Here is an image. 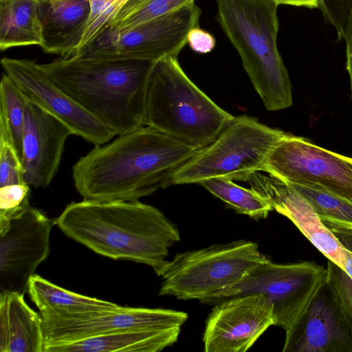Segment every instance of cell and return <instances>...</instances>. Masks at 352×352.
<instances>
[{"instance_id":"2e32d148","label":"cell","mask_w":352,"mask_h":352,"mask_svg":"<svg viewBox=\"0 0 352 352\" xmlns=\"http://www.w3.org/2000/svg\"><path fill=\"white\" fill-rule=\"evenodd\" d=\"M246 182L273 210L288 218L324 256L344 269L345 250L342 245L311 204L291 184L261 171L252 173Z\"/></svg>"},{"instance_id":"9c48e42d","label":"cell","mask_w":352,"mask_h":352,"mask_svg":"<svg viewBox=\"0 0 352 352\" xmlns=\"http://www.w3.org/2000/svg\"><path fill=\"white\" fill-rule=\"evenodd\" d=\"M327 275V268L313 261L276 263L269 258L236 284L200 302L216 305L232 297L263 294L273 304L275 326L286 331L301 316Z\"/></svg>"},{"instance_id":"4316f807","label":"cell","mask_w":352,"mask_h":352,"mask_svg":"<svg viewBox=\"0 0 352 352\" xmlns=\"http://www.w3.org/2000/svg\"><path fill=\"white\" fill-rule=\"evenodd\" d=\"M345 250L344 269L328 261L327 279L335 290L352 322V230L330 228Z\"/></svg>"},{"instance_id":"d6a6232c","label":"cell","mask_w":352,"mask_h":352,"mask_svg":"<svg viewBox=\"0 0 352 352\" xmlns=\"http://www.w3.org/2000/svg\"><path fill=\"white\" fill-rule=\"evenodd\" d=\"M346 43V69L349 74L352 97V25L345 39Z\"/></svg>"},{"instance_id":"8fae6325","label":"cell","mask_w":352,"mask_h":352,"mask_svg":"<svg viewBox=\"0 0 352 352\" xmlns=\"http://www.w3.org/2000/svg\"><path fill=\"white\" fill-rule=\"evenodd\" d=\"M6 74L28 101L52 115L78 135L94 146L111 140L116 133L60 88L34 60L3 57Z\"/></svg>"},{"instance_id":"44dd1931","label":"cell","mask_w":352,"mask_h":352,"mask_svg":"<svg viewBox=\"0 0 352 352\" xmlns=\"http://www.w3.org/2000/svg\"><path fill=\"white\" fill-rule=\"evenodd\" d=\"M28 292L42 318H80L118 306L63 289L36 274L30 278Z\"/></svg>"},{"instance_id":"484cf974","label":"cell","mask_w":352,"mask_h":352,"mask_svg":"<svg viewBox=\"0 0 352 352\" xmlns=\"http://www.w3.org/2000/svg\"><path fill=\"white\" fill-rule=\"evenodd\" d=\"M192 2L195 0H127L106 28H132Z\"/></svg>"},{"instance_id":"d6986e66","label":"cell","mask_w":352,"mask_h":352,"mask_svg":"<svg viewBox=\"0 0 352 352\" xmlns=\"http://www.w3.org/2000/svg\"><path fill=\"white\" fill-rule=\"evenodd\" d=\"M41 315L25 302L23 294L0 292V352H43Z\"/></svg>"},{"instance_id":"f1b7e54d","label":"cell","mask_w":352,"mask_h":352,"mask_svg":"<svg viewBox=\"0 0 352 352\" xmlns=\"http://www.w3.org/2000/svg\"><path fill=\"white\" fill-rule=\"evenodd\" d=\"M30 195V186L25 183L0 186V225L25 210Z\"/></svg>"},{"instance_id":"603a6c76","label":"cell","mask_w":352,"mask_h":352,"mask_svg":"<svg viewBox=\"0 0 352 352\" xmlns=\"http://www.w3.org/2000/svg\"><path fill=\"white\" fill-rule=\"evenodd\" d=\"M202 186L210 193L222 200L237 213L259 220L267 217L272 206L256 190L243 188L232 179L225 177L209 178L201 181Z\"/></svg>"},{"instance_id":"6da1fadb","label":"cell","mask_w":352,"mask_h":352,"mask_svg":"<svg viewBox=\"0 0 352 352\" xmlns=\"http://www.w3.org/2000/svg\"><path fill=\"white\" fill-rule=\"evenodd\" d=\"M198 150L141 126L81 157L72 167L74 186L85 200L137 201L166 188Z\"/></svg>"},{"instance_id":"e0dca14e","label":"cell","mask_w":352,"mask_h":352,"mask_svg":"<svg viewBox=\"0 0 352 352\" xmlns=\"http://www.w3.org/2000/svg\"><path fill=\"white\" fill-rule=\"evenodd\" d=\"M73 135L60 120L28 102L25 107L21 165L25 182L45 188L56 175L67 139Z\"/></svg>"},{"instance_id":"f546056e","label":"cell","mask_w":352,"mask_h":352,"mask_svg":"<svg viewBox=\"0 0 352 352\" xmlns=\"http://www.w3.org/2000/svg\"><path fill=\"white\" fill-rule=\"evenodd\" d=\"M319 8L336 30L339 39L345 40L352 25V0H319Z\"/></svg>"},{"instance_id":"52a82bcc","label":"cell","mask_w":352,"mask_h":352,"mask_svg":"<svg viewBox=\"0 0 352 352\" xmlns=\"http://www.w3.org/2000/svg\"><path fill=\"white\" fill-rule=\"evenodd\" d=\"M268 259L257 243L243 239L178 253L161 276L159 295L200 301L236 284Z\"/></svg>"},{"instance_id":"30bf717a","label":"cell","mask_w":352,"mask_h":352,"mask_svg":"<svg viewBox=\"0 0 352 352\" xmlns=\"http://www.w3.org/2000/svg\"><path fill=\"white\" fill-rule=\"evenodd\" d=\"M261 172L352 201V157L320 147L305 138L287 133L272 149Z\"/></svg>"},{"instance_id":"9a60e30c","label":"cell","mask_w":352,"mask_h":352,"mask_svg":"<svg viewBox=\"0 0 352 352\" xmlns=\"http://www.w3.org/2000/svg\"><path fill=\"white\" fill-rule=\"evenodd\" d=\"M285 332L283 352H352V322L327 278Z\"/></svg>"},{"instance_id":"3957f363","label":"cell","mask_w":352,"mask_h":352,"mask_svg":"<svg viewBox=\"0 0 352 352\" xmlns=\"http://www.w3.org/2000/svg\"><path fill=\"white\" fill-rule=\"evenodd\" d=\"M153 63L72 56L41 66L60 88L120 135L144 126Z\"/></svg>"},{"instance_id":"ac0fdd59","label":"cell","mask_w":352,"mask_h":352,"mask_svg":"<svg viewBox=\"0 0 352 352\" xmlns=\"http://www.w3.org/2000/svg\"><path fill=\"white\" fill-rule=\"evenodd\" d=\"M41 49L67 57L78 47L89 19V0H38Z\"/></svg>"},{"instance_id":"5b68a950","label":"cell","mask_w":352,"mask_h":352,"mask_svg":"<svg viewBox=\"0 0 352 352\" xmlns=\"http://www.w3.org/2000/svg\"><path fill=\"white\" fill-rule=\"evenodd\" d=\"M234 118L192 82L177 58L153 63L144 125L199 149L212 142Z\"/></svg>"},{"instance_id":"5bb4252c","label":"cell","mask_w":352,"mask_h":352,"mask_svg":"<svg viewBox=\"0 0 352 352\" xmlns=\"http://www.w3.org/2000/svg\"><path fill=\"white\" fill-rule=\"evenodd\" d=\"M214 305L206 321L205 352H245L275 325L273 304L263 294L232 297Z\"/></svg>"},{"instance_id":"7402d4cb","label":"cell","mask_w":352,"mask_h":352,"mask_svg":"<svg viewBox=\"0 0 352 352\" xmlns=\"http://www.w3.org/2000/svg\"><path fill=\"white\" fill-rule=\"evenodd\" d=\"M41 43L38 0H0L1 50Z\"/></svg>"},{"instance_id":"8992f818","label":"cell","mask_w":352,"mask_h":352,"mask_svg":"<svg viewBox=\"0 0 352 352\" xmlns=\"http://www.w3.org/2000/svg\"><path fill=\"white\" fill-rule=\"evenodd\" d=\"M287 134L245 115L234 117L212 142L173 175L166 187L217 177L246 182L252 173L261 171L272 149Z\"/></svg>"},{"instance_id":"83f0119b","label":"cell","mask_w":352,"mask_h":352,"mask_svg":"<svg viewBox=\"0 0 352 352\" xmlns=\"http://www.w3.org/2000/svg\"><path fill=\"white\" fill-rule=\"evenodd\" d=\"M25 183L21 161L6 124L0 120V186Z\"/></svg>"},{"instance_id":"4fadbf2b","label":"cell","mask_w":352,"mask_h":352,"mask_svg":"<svg viewBox=\"0 0 352 352\" xmlns=\"http://www.w3.org/2000/svg\"><path fill=\"white\" fill-rule=\"evenodd\" d=\"M188 314L161 308L130 307L118 305L85 317L42 318L44 349L129 330H162L181 327Z\"/></svg>"},{"instance_id":"cb8c5ba5","label":"cell","mask_w":352,"mask_h":352,"mask_svg":"<svg viewBox=\"0 0 352 352\" xmlns=\"http://www.w3.org/2000/svg\"><path fill=\"white\" fill-rule=\"evenodd\" d=\"M28 102L14 82L3 74L0 82V120L6 124L21 161L25 111Z\"/></svg>"},{"instance_id":"1f68e13d","label":"cell","mask_w":352,"mask_h":352,"mask_svg":"<svg viewBox=\"0 0 352 352\" xmlns=\"http://www.w3.org/2000/svg\"><path fill=\"white\" fill-rule=\"evenodd\" d=\"M278 5L284 4L308 8H319V0H272Z\"/></svg>"},{"instance_id":"277c9868","label":"cell","mask_w":352,"mask_h":352,"mask_svg":"<svg viewBox=\"0 0 352 352\" xmlns=\"http://www.w3.org/2000/svg\"><path fill=\"white\" fill-rule=\"evenodd\" d=\"M217 20L238 52L268 111L293 104L292 82L277 47L278 5L272 0H214Z\"/></svg>"},{"instance_id":"7a4b0ae2","label":"cell","mask_w":352,"mask_h":352,"mask_svg":"<svg viewBox=\"0 0 352 352\" xmlns=\"http://www.w3.org/2000/svg\"><path fill=\"white\" fill-rule=\"evenodd\" d=\"M55 223L96 253L146 264L159 276L168 264L169 248L180 241L177 225L158 208L139 200L74 201Z\"/></svg>"},{"instance_id":"ffe728a7","label":"cell","mask_w":352,"mask_h":352,"mask_svg":"<svg viewBox=\"0 0 352 352\" xmlns=\"http://www.w3.org/2000/svg\"><path fill=\"white\" fill-rule=\"evenodd\" d=\"M181 327L129 330L52 346L45 352H157L177 342Z\"/></svg>"},{"instance_id":"7c38bea8","label":"cell","mask_w":352,"mask_h":352,"mask_svg":"<svg viewBox=\"0 0 352 352\" xmlns=\"http://www.w3.org/2000/svg\"><path fill=\"white\" fill-rule=\"evenodd\" d=\"M54 224L55 219L29 206L0 225V292H28L30 278L50 254Z\"/></svg>"},{"instance_id":"d4e9b609","label":"cell","mask_w":352,"mask_h":352,"mask_svg":"<svg viewBox=\"0 0 352 352\" xmlns=\"http://www.w3.org/2000/svg\"><path fill=\"white\" fill-rule=\"evenodd\" d=\"M291 185L311 204L329 228L352 230V201L324 190Z\"/></svg>"},{"instance_id":"4dcf8cb0","label":"cell","mask_w":352,"mask_h":352,"mask_svg":"<svg viewBox=\"0 0 352 352\" xmlns=\"http://www.w3.org/2000/svg\"><path fill=\"white\" fill-rule=\"evenodd\" d=\"M187 44L193 51L206 54L211 52L216 44L215 38L208 32L199 27L192 28L188 33Z\"/></svg>"},{"instance_id":"ba28073f","label":"cell","mask_w":352,"mask_h":352,"mask_svg":"<svg viewBox=\"0 0 352 352\" xmlns=\"http://www.w3.org/2000/svg\"><path fill=\"white\" fill-rule=\"evenodd\" d=\"M201 14L192 2L132 28H105L74 56L151 62L168 56L177 58L187 44L189 32L199 27Z\"/></svg>"}]
</instances>
